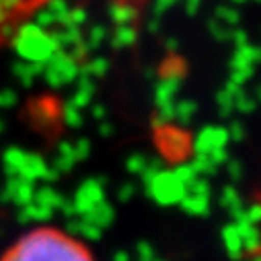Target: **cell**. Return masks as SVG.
Segmentation results:
<instances>
[{
  "label": "cell",
  "instance_id": "2",
  "mask_svg": "<svg viewBox=\"0 0 261 261\" xmlns=\"http://www.w3.org/2000/svg\"><path fill=\"white\" fill-rule=\"evenodd\" d=\"M41 3L43 0H0V41L5 39L7 29H11Z\"/></svg>",
  "mask_w": 261,
  "mask_h": 261
},
{
  "label": "cell",
  "instance_id": "1",
  "mask_svg": "<svg viewBox=\"0 0 261 261\" xmlns=\"http://www.w3.org/2000/svg\"><path fill=\"white\" fill-rule=\"evenodd\" d=\"M0 261H97L85 243L60 228H33L15 241Z\"/></svg>",
  "mask_w": 261,
  "mask_h": 261
}]
</instances>
